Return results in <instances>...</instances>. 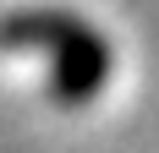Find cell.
Instances as JSON below:
<instances>
[{
  "label": "cell",
  "mask_w": 159,
  "mask_h": 153,
  "mask_svg": "<svg viewBox=\"0 0 159 153\" xmlns=\"http://www.w3.org/2000/svg\"><path fill=\"white\" fill-rule=\"evenodd\" d=\"M6 44H28V49H49V76H55V93L61 98H88L99 88V71H104V49L66 16H16L0 28Z\"/></svg>",
  "instance_id": "1"
}]
</instances>
